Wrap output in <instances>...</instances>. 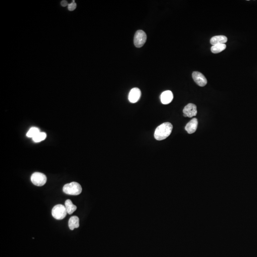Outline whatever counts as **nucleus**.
<instances>
[{"label": "nucleus", "instance_id": "obj_4", "mask_svg": "<svg viewBox=\"0 0 257 257\" xmlns=\"http://www.w3.org/2000/svg\"><path fill=\"white\" fill-rule=\"evenodd\" d=\"M256 197H257V193H256Z\"/></svg>", "mask_w": 257, "mask_h": 257}, {"label": "nucleus", "instance_id": "obj_3", "mask_svg": "<svg viewBox=\"0 0 257 257\" xmlns=\"http://www.w3.org/2000/svg\"><path fill=\"white\" fill-rule=\"evenodd\" d=\"M61 257H76L75 255H73V254H64V255H62Z\"/></svg>", "mask_w": 257, "mask_h": 257}, {"label": "nucleus", "instance_id": "obj_2", "mask_svg": "<svg viewBox=\"0 0 257 257\" xmlns=\"http://www.w3.org/2000/svg\"><path fill=\"white\" fill-rule=\"evenodd\" d=\"M122 11L126 14H132L133 12H136L137 11V7H136V4L133 2V1H124L122 3Z\"/></svg>", "mask_w": 257, "mask_h": 257}, {"label": "nucleus", "instance_id": "obj_1", "mask_svg": "<svg viewBox=\"0 0 257 257\" xmlns=\"http://www.w3.org/2000/svg\"><path fill=\"white\" fill-rule=\"evenodd\" d=\"M154 9L150 4H144L140 7H138L136 11V19L139 22H146L153 17Z\"/></svg>", "mask_w": 257, "mask_h": 257}]
</instances>
